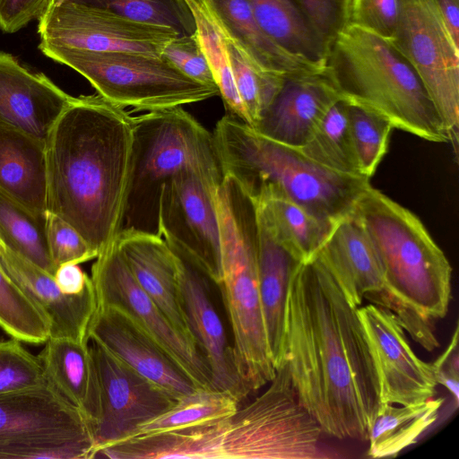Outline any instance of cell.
<instances>
[{
  "label": "cell",
  "mask_w": 459,
  "mask_h": 459,
  "mask_svg": "<svg viewBox=\"0 0 459 459\" xmlns=\"http://www.w3.org/2000/svg\"><path fill=\"white\" fill-rule=\"evenodd\" d=\"M4 270L24 290L49 324V337L90 342L88 328L98 306L91 286L77 295L65 293L54 275L11 250L0 241Z\"/></svg>",
  "instance_id": "44dd1931"
},
{
  "label": "cell",
  "mask_w": 459,
  "mask_h": 459,
  "mask_svg": "<svg viewBox=\"0 0 459 459\" xmlns=\"http://www.w3.org/2000/svg\"><path fill=\"white\" fill-rule=\"evenodd\" d=\"M42 53L79 73L99 95L122 108L149 112L183 107L220 95L217 86L192 80L160 56L65 48Z\"/></svg>",
  "instance_id": "9c48e42d"
},
{
  "label": "cell",
  "mask_w": 459,
  "mask_h": 459,
  "mask_svg": "<svg viewBox=\"0 0 459 459\" xmlns=\"http://www.w3.org/2000/svg\"><path fill=\"white\" fill-rule=\"evenodd\" d=\"M0 328L10 337L30 344H43L49 338V324L46 316L2 268Z\"/></svg>",
  "instance_id": "d590c367"
},
{
  "label": "cell",
  "mask_w": 459,
  "mask_h": 459,
  "mask_svg": "<svg viewBox=\"0 0 459 459\" xmlns=\"http://www.w3.org/2000/svg\"><path fill=\"white\" fill-rule=\"evenodd\" d=\"M88 338L179 398L202 388L143 325L117 307L97 306Z\"/></svg>",
  "instance_id": "e0dca14e"
},
{
  "label": "cell",
  "mask_w": 459,
  "mask_h": 459,
  "mask_svg": "<svg viewBox=\"0 0 459 459\" xmlns=\"http://www.w3.org/2000/svg\"><path fill=\"white\" fill-rule=\"evenodd\" d=\"M345 102L359 172L361 176L370 179L388 150L394 126L383 116L359 105Z\"/></svg>",
  "instance_id": "8d00e7d4"
},
{
  "label": "cell",
  "mask_w": 459,
  "mask_h": 459,
  "mask_svg": "<svg viewBox=\"0 0 459 459\" xmlns=\"http://www.w3.org/2000/svg\"><path fill=\"white\" fill-rule=\"evenodd\" d=\"M392 43L411 64L456 148L459 128V46L435 0H399Z\"/></svg>",
  "instance_id": "30bf717a"
},
{
  "label": "cell",
  "mask_w": 459,
  "mask_h": 459,
  "mask_svg": "<svg viewBox=\"0 0 459 459\" xmlns=\"http://www.w3.org/2000/svg\"><path fill=\"white\" fill-rule=\"evenodd\" d=\"M357 313L374 361L380 402L412 404L431 399L438 385L433 362L416 355L397 316L371 303Z\"/></svg>",
  "instance_id": "9a60e30c"
},
{
  "label": "cell",
  "mask_w": 459,
  "mask_h": 459,
  "mask_svg": "<svg viewBox=\"0 0 459 459\" xmlns=\"http://www.w3.org/2000/svg\"><path fill=\"white\" fill-rule=\"evenodd\" d=\"M80 434L92 435L88 420L48 382L0 394V443Z\"/></svg>",
  "instance_id": "7402d4cb"
},
{
  "label": "cell",
  "mask_w": 459,
  "mask_h": 459,
  "mask_svg": "<svg viewBox=\"0 0 459 459\" xmlns=\"http://www.w3.org/2000/svg\"><path fill=\"white\" fill-rule=\"evenodd\" d=\"M95 259L91 279L98 305L127 313L151 333L200 387L212 388L210 368L195 342L179 331L141 289L117 241Z\"/></svg>",
  "instance_id": "7c38bea8"
},
{
  "label": "cell",
  "mask_w": 459,
  "mask_h": 459,
  "mask_svg": "<svg viewBox=\"0 0 459 459\" xmlns=\"http://www.w3.org/2000/svg\"><path fill=\"white\" fill-rule=\"evenodd\" d=\"M254 204L258 221L299 263L314 259L334 223L279 196H266Z\"/></svg>",
  "instance_id": "83f0119b"
},
{
  "label": "cell",
  "mask_w": 459,
  "mask_h": 459,
  "mask_svg": "<svg viewBox=\"0 0 459 459\" xmlns=\"http://www.w3.org/2000/svg\"><path fill=\"white\" fill-rule=\"evenodd\" d=\"M257 228L259 297L269 353L276 370L284 361L289 285L299 262L275 240L258 219Z\"/></svg>",
  "instance_id": "d4e9b609"
},
{
  "label": "cell",
  "mask_w": 459,
  "mask_h": 459,
  "mask_svg": "<svg viewBox=\"0 0 459 459\" xmlns=\"http://www.w3.org/2000/svg\"><path fill=\"white\" fill-rule=\"evenodd\" d=\"M165 240L177 257L182 310L188 332L210 368L212 389L228 391L241 402L249 394L238 377L232 344L212 297L217 285L186 250Z\"/></svg>",
  "instance_id": "2e32d148"
},
{
  "label": "cell",
  "mask_w": 459,
  "mask_h": 459,
  "mask_svg": "<svg viewBox=\"0 0 459 459\" xmlns=\"http://www.w3.org/2000/svg\"><path fill=\"white\" fill-rule=\"evenodd\" d=\"M212 134L224 175L232 177L253 203L279 196L335 222L352 212L370 186L369 178L330 170L230 114Z\"/></svg>",
  "instance_id": "3957f363"
},
{
  "label": "cell",
  "mask_w": 459,
  "mask_h": 459,
  "mask_svg": "<svg viewBox=\"0 0 459 459\" xmlns=\"http://www.w3.org/2000/svg\"><path fill=\"white\" fill-rule=\"evenodd\" d=\"M50 0H0V29L13 33L39 19Z\"/></svg>",
  "instance_id": "f6af8a7d"
},
{
  "label": "cell",
  "mask_w": 459,
  "mask_h": 459,
  "mask_svg": "<svg viewBox=\"0 0 459 459\" xmlns=\"http://www.w3.org/2000/svg\"><path fill=\"white\" fill-rule=\"evenodd\" d=\"M339 100L325 68L289 76L251 127L267 138L300 149Z\"/></svg>",
  "instance_id": "d6986e66"
},
{
  "label": "cell",
  "mask_w": 459,
  "mask_h": 459,
  "mask_svg": "<svg viewBox=\"0 0 459 459\" xmlns=\"http://www.w3.org/2000/svg\"><path fill=\"white\" fill-rule=\"evenodd\" d=\"M131 118L98 93L74 97L45 140L47 212L74 227L98 255L122 230Z\"/></svg>",
  "instance_id": "7a4b0ae2"
},
{
  "label": "cell",
  "mask_w": 459,
  "mask_h": 459,
  "mask_svg": "<svg viewBox=\"0 0 459 459\" xmlns=\"http://www.w3.org/2000/svg\"><path fill=\"white\" fill-rule=\"evenodd\" d=\"M104 8L130 20L169 27L179 35L195 30L192 13L185 0H73Z\"/></svg>",
  "instance_id": "74e56055"
},
{
  "label": "cell",
  "mask_w": 459,
  "mask_h": 459,
  "mask_svg": "<svg viewBox=\"0 0 459 459\" xmlns=\"http://www.w3.org/2000/svg\"><path fill=\"white\" fill-rule=\"evenodd\" d=\"M299 150L311 160L330 170L363 177L350 131L346 102L342 99L331 106Z\"/></svg>",
  "instance_id": "1f68e13d"
},
{
  "label": "cell",
  "mask_w": 459,
  "mask_h": 459,
  "mask_svg": "<svg viewBox=\"0 0 459 459\" xmlns=\"http://www.w3.org/2000/svg\"><path fill=\"white\" fill-rule=\"evenodd\" d=\"M73 99L44 74L33 73L13 56L0 52V126L45 142Z\"/></svg>",
  "instance_id": "ffe728a7"
},
{
  "label": "cell",
  "mask_w": 459,
  "mask_h": 459,
  "mask_svg": "<svg viewBox=\"0 0 459 459\" xmlns=\"http://www.w3.org/2000/svg\"><path fill=\"white\" fill-rule=\"evenodd\" d=\"M444 398L412 404L379 403L368 429V456H394L413 445L438 418Z\"/></svg>",
  "instance_id": "f1b7e54d"
},
{
  "label": "cell",
  "mask_w": 459,
  "mask_h": 459,
  "mask_svg": "<svg viewBox=\"0 0 459 459\" xmlns=\"http://www.w3.org/2000/svg\"><path fill=\"white\" fill-rule=\"evenodd\" d=\"M351 212L375 247L385 291L429 320L444 318L452 267L420 220L371 185Z\"/></svg>",
  "instance_id": "52a82bcc"
},
{
  "label": "cell",
  "mask_w": 459,
  "mask_h": 459,
  "mask_svg": "<svg viewBox=\"0 0 459 459\" xmlns=\"http://www.w3.org/2000/svg\"><path fill=\"white\" fill-rule=\"evenodd\" d=\"M160 56L192 80L217 86L195 32L174 38L165 46Z\"/></svg>",
  "instance_id": "7bdbcfd3"
},
{
  "label": "cell",
  "mask_w": 459,
  "mask_h": 459,
  "mask_svg": "<svg viewBox=\"0 0 459 459\" xmlns=\"http://www.w3.org/2000/svg\"><path fill=\"white\" fill-rule=\"evenodd\" d=\"M283 362L323 433L368 440L380 403L374 361L357 308L316 258L290 277Z\"/></svg>",
  "instance_id": "6da1fadb"
},
{
  "label": "cell",
  "mask_w": 459,
  "mask_h": 459,
  "mask_svg": "<svg viewBox=\"0 0 459 459\" xmlns=\"http://www.w3.org/2000/svg\"><path fill=\"white\" fill-rule=\"evenodd\" d=\"M208 1L224 30L260 68L286 77L325 68L281 46L263 29L246 0Z\"/></svg>",
  "instance_id": "4316f807"
},
{
  "label": "cell",
  "mask_w": 459,
  "mask_h": 459,
  "mask_svg": "<svg viewBox=\"0 0 459 459\" xmlns=\"http://www.w3.org/2000/svg\"><path fill=\"white\" fill-rule=\"evenodd\" d=\"M317 39L329 49L350 24L351 0H296Z\"/></svg>",
  "instance_id": "b9f144b4"
},
{
  "label": "cell",
  "mask_w": 459,
  "mask_h": 459,
  "mask_svg": "<svg viewBox=\"0 0 459 459\" xmlns=\"http://www.w3.org/2000/svg\"><path fill=\"white\" fill-rule=\"evenodd\" d=\"M325 71L342 100L383 116L394 128L449 143L423 83L392 41L349 24L330 45Z\"/></svg>",
  "instance_id": "277c9868"
},
{
  "label": "cell",
  "mask_w": 459,
  "mask_h": 459,
  "mask_svg": "<svg viewBox=\"0 0 459 459\" xmlns=\"http://www.w3.org/2000/svg\"><path fill=\"white\" fill-rule=\"evenodd\" d=\"M39 48L134 52L160 56L177 36L169 27L138 22L73 0H50L38 19Z\"/></svg>",
  "instance_id": "8fae6325"
},
{
  "label": "cell",
  "mask_w": 459,
  "mask_h": 459,
  "mask_svg": "<svg viewBox=\"0 0 459 459\" xmlns=\"http://www.w3.org/2000/svg\"><path fill=\"white\" fill-rule=\"evenodd\" d=\"M239 403L238 399L228 391L199 388L182 396L167 411L139 426L134 437L178 430L216 421L232 415Z\"/></svg>",
  "instance_id": "d6a6232c"
},
{
  "label": "cell",
  "mask_w": 459,
  "mask_h": 459,
  "mask_svg": "<svg viewBox=\"0 0 459 459\" xmlns=\"http://www.w3.org/2000/svg\"><path fill=\"white\" fill-rule=\"evenodd\" d=\"M46 215L38 216L0 192V241L31 263L55 273L46 239Z\"/></svg>",
  "instance_id": "836d02e7"
},
{
  "label": "cell",
  "mask_w": 459,
  "mask_h": 459,
  "mask_svg": "<svg viewBox=\"0 0 459 459\" xmlns=\"http://www.w3.org/2000/svg\"><path fill=\"white\" fill-rule=\"evenodd\" d=\"M437 382L444 385L455 397L456 404L459 399V351L458 325L455 329L449 345L433 362Z\"/></svg>",
  "instance_id": "bcb514c9"
},
{
  "label": "cell",
  "mask_w": 459,
  "mask_h": 459,
  "mask_svg": "<svg viewBox=\"0 0 459 459\" xmlns=\"http://www.w3.org/2000/svg\"><path fill=\"white\" fill-rule=\"evenodd\" d=\"M131 167L121 231L161 236L163 186L186 169L222 180L212 134L183 107L132 117ZM162 237V236H161Z\"/></svg>",
  "instance_id": "ba28073f"
},
{
  "label": "cell",
  "mask_w": 459,
  "mask_h": 459,
  "mask_svg": "<svg viewBox=\"0 0 459 459\" xmlns=\"http://www.w3.org/2000/svg\"><path fill=\"white\" fill-rule=\"evenodd\" d=\"M435 2L454 41L459 46V0Z\"/></svg>",
  "instance_id": "c3c4849f"
},
{
  "label": "cell",
  "mask_w": 459,
  "mask_h": 459,
  "mask_svg": "<svg viewBox=\"0 0 459 459\" xmlns=\"http://www.w3.org/2000/svg\"><path fill=\"white\" fill-rule=\"evenodd\" d=\"M267 389L230 416L186 429L188 459H316L323 430L283 362Z\"/></svg>",
  "instance_id": "8992f818"
},
{
  "label": "cell",
  "mask_w": 459,
  "mask_h": 459,
  "mask_svg": "<svg viewBox=\"0 0 459 459\" xmlns=\"http://www.w3.org/2000/svg\"><path fill=\"white\" fill-rule=\"evenodd\" d=\"M91 434L51 435L0 443V459H91Z\"/></svg>",
  "instance_id": "f35d334b"
},
{
  "label": "cell",
  "mask_w": 459,
  "mask_h": 459,
  "mask_svg": "<svg viewBox=\"0 0 459 459\" xmlns=\"http://www.w3.org/2000/svg\"><path fill=\"white\" fill-rule=\"evenodd\" d=\"M91 342L100 388V412L92 428L93 458L99 449L133 437L139 426L169 410L180 398Z\"/></svg>",
  "instance_id": "5bb4252c"
},
{
  "label": "cell",
  "mask_w": 459,
  "mask_h": 459,
  "mask_svg": "<svg viewBox=\"0 0 459 459\" xmlns=\"http://www.w3.org/2000/svg\"><path fill=\"white\" fill-rule=\"evenodd\" d=\"M38 355L48 382L77 408L92 428L100 412V388L89 342L49 337Z\"/></svg>",
  "instance_id": "cb8c5ba5"
},
{
  "label": "cell",
  "mask_w": 459,
  "mask_h": 459,
  "mask_svg": "<svg viewBox=\"0 0 459 459\" xmlns=\"http://www.w3.org/2000/svg\"><path fill=\"white\" fill-rule=\"evenodd\" d=\"M224 40L235 85L248 117V126H254L280 91L286 76L255 65L225 30Z\"/></svg>",
  "instance_id": "e575fe53"
},
{
  "label": "cell",
  "mask_w": 459,
  "mask_h": 459,
  "mask_svg": "<svg viewBox=\"0 0 459 459\" xmlns=\"http://www.w3.org/2000/svg\"><path fill=\"white\" fill-rule=\"evenodd\" d=\"M215 204L222 263L218 290L230 328L236 369L250 394L275 375L258 290L255 205L229 175L216 189Z\"/></svg>",
  "instance_id": "5b68a950"
},
{
  "label": "cell",
  "mask_w": 459,
  "mask_h": 459,
  "mask_svg": "<svg viewBox=\"0 0 459 459\" xmlns=\"http://www.w3.org/2000/svg\"><path fill=\"white\" fill-rule=\"evenodd\" d=\"M195 25V33L212 72L228 114L249 125L238 96L224 40V30L208 0H185Z\"/></svg>",
  "instance_id": "4dcf8cb0"
},
{
  "label": "cell",
  "mask_w": 459,
  "mask_h": 459,
  "mask_svg": "<svg viewBox=\"0 0 459 459\" xmlns=\"http://www.w3.org/2000/svg\"><path fill=\"white\" fill-rule=\"evenodd\" d=\"M399 0H351L350 24L392 40L399 20Z\"/></svg>",
  "instance_id": "ee69618b"
},
{
  "label": "cell",
  "mask_w": 459,
  "mask_h": 459,
  "mask_svg": "<svg viewBox=\"0 0 459 459\" xmlns=\"http://www.w3.org/2000/svg\"><path fill=\"white\" fill-rule=\"evenodd\" d=\"M0 192L33 214L46 215L44 141L0 126Z\"/></svg>",
  "instance_id": "484cf974"
},
{
  "label": "cell",
  "mask_w": 459,
  "mask_h": 459,
  "mask_svg": "<svg viewBox=\"0 0 459 459\" xmlns=\"http://www.w3.org/2000/svg\"><path fill=\"white\" fill-rule=\"evenodd\" d=\"M46 239L55 267L64 264H82L98 256L79 232L59 216L46 212Z\"/></svg>",
  "instance_id": "60d3db41"
},
{
  "label": "cell",
  "mask_w": 459,
  "mask_h": 459,
  "mask_svg": "<svg viewBox=\"0 0 459 459\" xmlns=\"http://www.w3.org/2000/svg\"><path fill=\"white\" fill-rule=\"evenodd\" d=\"M117 244L141 289L179 331L191 337L181 307L177 257L166 240L126 230L120 232Z\"/></svg>",
  "instance_id": "603a6c76"
},
{
  "label": "cell",
  "mask_w": 459,
  "mask_h": 459,
  "mask_svg": "<svg viewBox=\"0 0 459 459\" xmlns=\"http://www.w3.org/2000/svg\"><path fill=\"white\" fill-rule=\"evenodd\" d=\"M221 181L202 171L183 169L163 186L160 204L162 238L186 250L217 286L222 263L215 192Z\"/></svg>",
  "instance_id": "4fadbf2b"
},
{
  "label": "cell",
  "mask_w": 459,
  "mask_h": 459,
  "mask_svg": "<svg viewBox=\"0 0 459 459\" xmlns=\"http://www.w3.org/2000/svg\"><path fill=\"white\" fill-rule=\"evenodd\" d=\"M263 29L290 52L325 64L327 49L316 36L296 0H246Z\"/></svg>",
  "instance_id": "f546056e"
},
{
  "label": "cell",
  "mask_w": 459,
  "mask_h": 459,
  "mask_svg": "<svg viewBox=\"0 0 459 459\" xmlns=\"http://www.w3.org/2000/svg\"><path fill=\"white\" fill-rule=\"evenodd\" d=\"M54 278L66 294L77 295L92 286L89 276L78 264H64L56 267Z\"/></svg>",
  "instance_id": "7dc6e473"
},
{
  "label": "cell",
  "mask_w": 459,
  "mask_h": 459,
  "mask_svg": "<svg viewBox=\"0 0 459 459\" xmlns=\"http://www.w3.org/2000/svg\"><path fill=\"white\" fill-rule=\"evenodd\" d=\"M354 307L385 299L383 270L367 231L352 212L336 221L316 256Z\"/></svg>",
  "instance_id": "ac0fdd59"
},
{
  "label": "cell",
  "mask_w": 459,
  "mask_h": 459,
  "mask_svg": "<svg viewBox=\"0 0 459 459\" xmlns=\"http://www.w3.org/2000/svg\"><path fill=\"white\" fill-rule=\"evenodd\" d=\"M21 342L12 337L0 340V394L48 383L39 357Z\"/></svg>",
  "instance_id": "ab89813d"
}]
</instances>
